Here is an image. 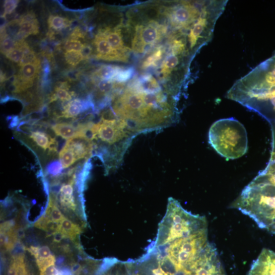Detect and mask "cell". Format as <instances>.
I'll return each instance as SVG.
<instances>
[{
    "instance_id": "1",
    "label": "cell",
    "mask_w": 275,
    "mask_h": 275,
    "mask_svg": "<svg viewBox=\"0 0 275 275\" xmlns=\"http://www.w3.org/2000/svg\"><path fill=\"white\" fill-rule=\"evenodd\" d=\"M114 99L113 111L135 134L171 125L177 117L165 92L145 91L133 81Z\"/></svg>"
},
{
    "instance_id": "2",
    "label": "cell",
    "mask_w": 275,
    "mask_h": 275,
    "mask_svg": "<svg viewBox=\"0 0 275 275\" xmlns=\"http://www.w3.org/2000/svg\"><path fill=\"white\" fill-rule=\"evenodd\" d=\"M134 134L125 121L109 109L101 114L99 122H93L88 136L94 153L110 170L120 165Z\"/></svg>"
},
{
    "instance_id": "3",
    "label": "cell",
    "mask_w": 275,
    "mask_h": 275,
    "mask_svg": "<svg viewBox=\"0 0 275 275\" xmlns=\"http://www.w3.org/2000/svg\"><path fill=\"white\" fill-rule=\"evenodd\" d=\"M208 140L212 147L227 160L240 158L248 151L246 130L233 118L214 123L209 131Z\"/></svg>"
},
{
    "instance_id": "4",
    "label": "cell",
    "mask_w": 275,
    "mask_h": 275,
    "mask_svg": "<svg viewBox=\"0 0 275 275\" xmlns=\"http://www.w3.org/2000/svg\"><path fill=\"white\" fill-rule=\"evenodd\" d=\"M49 127V124L46 122H22L15 135L39 160H52L57 155L58 142L56 138L47 132Z\"/></svg>"
},
{
    "instance_id": "5",
    "label": "cell",
    "mask_w": 275,
    "mask_h": 275,
    "mask_svg": "<svg viewBox=\"0 0 275 275\" xmlns=\"http://www.w3.org/2000/svg\"><path fill=\"white\" fill-rule=\"evenodd\" d=\"M275 90V54L237 80L229 89L234 93L255 95Z\"/></svg>"
},
{
    "instance_id": "6",
    "label": "cell",
    "mask_w": 275,
    "mask_h": 275,
    "mask_svg": "<svg viewBox=\"0 0 275 275\" xmlns=\"http://www.w3.org/2000/svg\"><path fill=\"white\" fill-rule=\"evenodd\" d=\"M93 152V144L89 138L78 137L68 140L58 156L63 168L65 169L80 161L87 162Z\"/></svg>"
},
{
    "instance_id": "7",
    "label": "cell",
    "mask_w": 275,
    "mask_h": 275,
    "mask_svg": "<svg viewBox=\"0 0 275 275\" xmlns=\"http://www.w3.org/2000/svg\"><path fill=\"white\" fill-rule=\"evenodd\" d=\"M164 26L154 21L136 27L132 40V49L137 53H143L158 43L166 33Z\"/></svg>"
},
{
    "instance_id": "8",
    "label": "cell",
    "mask_w": 275,
    "mask_h": 275,
    "mask_svg": "<svg viewBox=\"0 0 275 275\" xmlns=\"http://www.w3.org/2000/svg\"><path fill=\"white\" fill-rule=\"evenodd\" d=\"M93 106L91 100L74 99L64 105L61 112L52 117V119L56 122L63 119L69 120V122H82L78 121L80 116Z\"/></svg>"
},
{
    "instance_id": "9",
    "label": "cell",
    "mask_w": 275,
    "mask_h": 275,
    "mask_svg": "<svg viewBox=\"0 0 275 275\" xmlns=\"http://www.w3.org/2000/svg\"><path fill=\"white\" fill-rule=\"evenodd\" d=\"M93 44L96 50L95 58L97 60L122 63L128 62L129 57L114 50L100 31L96 35Z\"/></svg>"
},
{
    "instance_id": "10",
    "label": "cell",
    "mask_w": 275,
    "mask_h": 275,
    "mask_svg": "<svg viewBox=\"0 0 275 275\" xmlns=\"http://www.w3.org/2000/svg\"><path fill=\"white\" fill-rule=\"evenodd\" d=\"M248 275H275V252L265 248L252 264Z\"/></svg>"
},
{
    "instance_id": "11",
    "label": "cell",
    "mask_w": 275,
    "mask_h": 275,
    "mask_svg": "<svg viewBox=\"0 0 275 275\" xmlns=\"http://www.w3.org/2000/svg\"><path fill=\"white\" fill-rule=\"evenodd\" d=\"M106 37L111 46L115 50L129 57L130 49L126 47L124 41L122 29L120 26L114 29L106 27L99 31Z\"/></svg>"
},
{
    "instance_id": "12",
    "label": "cell",
    "mask_w": 275,
    "mask_h": 275,
    "mask_svg": "<svg viewBox=\"0 0 275 275\" xmlns=\"http://www.w3.org/2000/svg\"><path fill=\"white\" fill-rule=\"evenodd\" d=\"M184 58V56L170 52V54L162 64L158 74L159 77L163 80L168 78L173 71L176 69L178 70Z\"/></svg>"
},
{
    "instance_id": "13",
    "label": "cell",
    "mask_w": 275,
    "mask_h": 275,
    "mask_svg": "<svg viewBox=\"0 0 275 275\" xmlns=\"http://www.w3.org/2000/svg\"><path fill=\"white\" fill-rule=\"evenodd\" d=\"M69 88L70 85L68 82H59L55 88L54 92L48 97L49 104L58 100L64 103L72 100L73 98L76 96V93L74 91H70Z\"/></svg>"
},
{
    "instance_id": "14",
    "label": "cell",
    "mask_w": 275,
    "mask_h": 275,
    "mask_svg": "<svg viewBox=\"0 0 275 275\" xmlns=\"http://www.w3.org/2000/svg\"><path fill=\"white\" fill-rule=\"evenodd\" d=\"M125 69L119 66L104 65L97 69L93 76L101 80H111L116 82L117 78Z\"/></svg>"
},
{
    "instance_id": "15",
    "label": "cell",
    "mask_w": 275,
    "mask_h": 275,
    "mask_svg": "<svg viewBox=\"0 0 275 275\" xmlns=\"http://www.w3.org/2000/svg\"><path fill=\"white\" fill-rule=\"evenodd\" d=\"M41 69V61L38 59L35 63L27 64L21 67L17 76L21 81H34L40 72Z\"/></svg>"
},
{
    "instance_id": "16",
    "label": "cell",
    "mask_w": 275,
    "mask_h": 275,
    "mask_svg": "<svg viewBox=\"0 0 275 275\" xmlns=\"http://www.w3.org/2000/svg\"><path fill=\"white\" fill-rule=\"evenodd\" d=\"M59 232L62 234L64 238L74 241L80 235L82 230L79 226L66 218L60 224Z\"/></svg>"
},
{
    "instance_id": "17",
    "label": "cell",
    "mask_w": 275,
    "mask_h": 275,
    "mask_svg": "<svg viewBox=\"0 0 275 275\" xmlns=\"http://www.w3.org/2000/svg\"><path fill=\"white\" fill-rule=\"evenodd\" d=\"M39 32V24L37 19L31 21L20 22V28L17 36L16 41L24 40L30 35H36Z\"/></svg>"
},
{
    "instance_id": "18",
    "label": "cell",
    "mask_w": 275,
    "mask_h": 275,
    "mask_svg": "<svg viewBox=\"0 0 275 275\" xmlns=\"http://www.w3.org/2000/svg\"><path fill=\"white\" fill-rule=\"evenodd\" d=\"M7 275H28L23 254H19L13 257Z\"/></svg>"
},
{
    "instance_id": "19",
    "label": "cell",
    "mask_w": 275,
    "mask_h": 275,
    "mask_svg": "<svg viewBox=\"0 0 275 275\" xmlns=\"http://www.w3.org/2000/svg\"><path fill=\"white\" fill-rule=\"evenodd\" d=\"M46 215L53 221L59 224H61L66 219L60 209L57 207L56 200L52 194L51 195L50 197Z\"/></svg>"
},
{
    "instance_id": "20",
    "label": "cell",
    "mask_w": 275,
    "mask_h": 275,
    "mask_svg": "<svg viewBox=\"0 0 275 275\" xmlns=\"http://www.w3.org/2000/svg\"><path fill=\"white\" fill-rule=\"evenodd\" d=\"M34 226L53 235L60 231V224L53 221L46 215L39 218L35 223Z\"/></svg>"
},
{
    "instance_id": "21",
    "label": "cell",
    "mask_w": 275,
    "mask_h": 275,
    "mask_svg": "<svg viewBox=\"0 0 275 275\" xmlns=\"http://www.w3.org/2000/svg\"><path fill=\"white\" fill-rule=\"evenodd\" d=\"M17 233L14 227L1 231V244L7 250L12 249L17 241Z\"/></svg>"
},
{
    "instance_id": "22",
    "label": "cell",
    "mask_w": 275,
    "mask_h": 275,
    "mask_svg": "<svg viewBox=\"0 0 275 275\" xmlns=\"http://www.w3.org/2000/svg\"><path fill=\"white\" fill-rule=\"evenodd\" d=\"M48 25L51 30L60 31L67 28L71 24L69 19L59 15H51L48 18Z\"/></svg>"
},
{
    "instance_id": "23",
    "label": "cell",
    "mask_w": 275,
    "mask_h": 275,
    "mask_svg": "<svg viewBox=\"0 0 275 275\" xmlns=\"http://www.w3.org/2000/svg\"><path fill=\"white\" fill-rule=\"evenodd\" d=\"M164 52V50L161 48L155 51L143 62L142 66V69H146L156 66L162 60Z\"/></svg>"
},
{
    "instance_id": "24",
    "label": "cell",
    "mask_w": 275,
    "mask_h": 275,
    "mask_svg": "<svg viewBox=\"0 0 275 275\" xmlns=\"http://www.w3.org/2000/svg\"><path fill=\"white\" fill-rule=\"evenodd\" d=\"M36 260L39 259L48 258L52 255L50 248L48 246L34 247L31 246L26 248Z\"/></svg>"
},
{
    "instance_id": "25",
    "label": "cell",
    "mask_w": 275,
    "mask_h": 275,
    "mask_svg": "<svg viewBox=\"0 0 275 275\" xmlns=\"http://www.w3.org/2000/svg\"><path fill=\"white\" fill-rule=\"evenodd\" d=\"M65 58L67 63L72 67L76 66L84 60L81 53L75 51H66Z\"/></svg>"
},
{
    "instance_id": "26",
    "label": "cell",
    "mask_w": 275,
    "mask_h": 275,
    "mask_svg": "<svg viewBox=\"0 0 275 275\" xmlns=\"http://www.w3.org/2000/svg\"><path fill=\"white\" fill-rule=\"evenodd\" d=\"M15 46L14 39L7 35L1 36V51L3 55L8 54L15 48Z\"/></svg>"
},
{
    "instance_id": "27",
    "label": "cell",
    "mask_w": 275,
    "mask_h": 275,
    "mask_svg": "<svg viewBox=\"0 0 275 275\" xmlns=\"http://www.w3.org/2000/svg\"><path fill=\"white\" fill-rule=\"evenodd\" d=\"M25 54V52L21 49L15 47V48L6 55V57L10 61L19 64Z\"/></svg>"
},
{
    "instance_id": "28",
    "label": "cell",
    "mask_w": 275,
    "mask_h": 275,
    "mask_svg": "<svg viewBox=\"0 0 275 275\" xmlns=\"http://www.w3.org/2000/svg\"><path fill=\"white\" fill-rule=\"evenodd\" d=\"M36 262L39 270L43 272L49 267L55 265L56 259L54 255H52L48 258L37 259Z\"/></svg>"
},
{
    "instance_id": "29",
    "label": "cell",
    "mask_w": 275,
    "mask_h": 275,
    "mask_svg": "<svg viewBox=\"0 0 275 275\" xmlns=\"http://www.w3.org/2000/svg\"><path fill=\"white\" fill-rule=\"evenodd\" d=\"M80 41L76 39H69L65 44L64 49L66 51H75L81 52L84 46Z\"/></svg>"
},
{
    "instance_id": "30",
    "label": "cell",
    "mask_w": 275,
    "mask_h": 275,
    "mask_svg": "<svg viewBox=\"0 0 275 275\" xmlns=\"http://www.w3.org/2000/svg\"><path fill=\"white\" fill-rule=\"evenodd\" d=\"M38 58L35 55V52L31 50L30 52L24 55L22 61L18 64V66L22 67L27 64L34 63L38 60Z\"/></svg>"
},
{
    "instance_id": "31",
    "label": "cell",
    "mask_w": 275,
    "mask_h": 275,
    "mask_svg": "<svg viewBox=\"0 0 275 275\" xmlns=\"http://www.w3.org/2000/svg\"><path fill=\"white\" fill-rule=\"evenodd\" d=\"M18 3L19 1L15 0L5 1L4 4V11L2 16H5L7 14H11L17 8Z\"/></svg>"
},
{
    "instance_id": "32",
    "label": "cell",
    "mask_w": 275,
    "mask_h": 275,
    "mask_svg": "<svg viewBox=\"0 0 275 275\" xmlns=\"http://www.w3.org/2000/svg\"><path fill=\"white\" fill-rule=\"evenodd\" d=\"M85 35L84 33L80 30L79 28L76 27L72 31L70 35V39H76L78 38H84Z\"/></svg>"
},
{
    "instance_id": "33",
    "label": "cell",
    "mask_w": 275,
    "mask_h": 275,
    "mask_svg": "<svg viewBox=\"0 0 275 275\" xmlns=\"http://www.w3.org/2000/svg\"><path fill=\"white\" fill-rule=\"evenodd\" d=\"M55 265L52 266L45 271L41 272L40 275H57L59 272Z\"/></svg>"
},
{
    "instance_id": "34",
    "label": "cell",
    "mask_w": 275,
    "mask_h": 275,
    "mask_svg": "<svg viewBox=\"0 0 275 275\" xmlns=\"http://www.w3.org/2000/svg\"><path fill=\"white\" fill-rule=\"evenodd\" d=\"M84 58V60H87L92 52V48L89 45L85 44L83 48L80 52Z\"/></svg>"
},
{
    "instance_id": "35",
    "label": "cell",
    "mask_w": 275,
    "mask_h": 275,
    "mask_svg": "<svg viewBox=\"0 0 275 275\" xmlns=\"http://www.w3.org/2000/svg\"><path fill=\"white\" fill-rule=\"evenodd\" d=\"M67 76L69 81H75L78 80V77L80 76V73L77 71L69 72Z\"/></svg>"
}]
</instances>
